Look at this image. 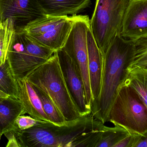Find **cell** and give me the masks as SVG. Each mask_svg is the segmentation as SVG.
<instances>
[{
  "instance_id": "obj_1",
  "label": "cell",
  "mask_w": 147,
  "mask_h": 147,
  "mask_svg": "<svg viewBox=\"0 0 147 147\" xmlns=\"http://www.w3.org/2000/svg\"><path fill=\"white\" fill-rule=\"evenodd\" d=\"M136 41L117 35L104 53L102 88L99 98L92 104L91 114L105 124L111 108L124 84L135 59Z\"/></svg>"
},
{
  "instance_id": "obj_2",
  "label": "cell",
  "mask_w": 147,
  "mask_h": 147,
  "mask_svg": "<svg viewBox=\"0 0 147 147\" xmlns=\"http://www.w3.org/2000/svg\"><path fill=\"white\" fill-rule=\"evenodd\" d=\"M106 127L90 114L67 121L61 126L38 120L31 128L13 131L20 147H83L87 135Z\"/></svg>"
},
{
  "instance_id": "obj_3",
  "label": "cell",
  "mask_w": 147,
  "mask_h": 147,
  "mask_svg": "<svg viewBox=\"0 0 147 147\" xmlns=\"http://www.w3.org/2000/svg\"><path fill=\"white\" fill-rule=\"evenodd\" d=\"M26 78L48 95L66 121L81 117L65 84L56 51Z\"/></svg>"
},
{
  "instance_id": "obj_4",
  "label": "cell",
  "mask_w": 147,
  "mask_h": 147,
  "mask_svg": "<svg viewBox=\"0 0 147 147\" xmlns=\"http://www.w3.org/2000/svg\"><path fill=\"white\" fill-rule=\"evenodd\" d=\"M55 52L40 44L22 30H16L7 60L16 80L23 79L47 62Z\"/></svg>"
},
{
  "instance_id": "obj_5",
  "label": "cell",
  "mask_w": 147,
  "mask_h": 147,
  "mask_svg": "<svg viewBox=\"0 0 147 147\" xmlns=\"http://www.w3.org/2000/svg\"><path fill=\"white\" fill-rule=\"evenodd\" d=\"M130 0H96L90 27L96 43L104 54L115 37L121 34Z\"/></svg>"
},
{
  "instance_id": "obj_6",
  "label": "cell",
  "mask_w": 147,
  "mask_h": 147,
  "mask_svg": "<svg viewBox=\"0 0 147 147\" xmlns=\"http://www.w3.org/2000/svg\"><path fill=\"white\" fill-rule=\"evenodd\" d=\"M108 122L125 129L131 134L142 135L147 130V108L137 92L124 84L109 113Z\"/></svg>"
},
{
  "instance_id": "obj_7",
  "label": "cell",
  "mask_w": 147,
  "mask_h": 147,
  "mask_svg": "<svg viewBox=\"0 0 147 147\" xmlns=\"http://www.w3.org/2000/svg\"><path fill=\"white\" fill-rule=\"evenodd\" d=\"M90 19L86 15L74 16L73 26L63 49L74 63L84 83L87 106L91 110L92 98L88 70L87 31Z\"/></svg>"
},
{
  "instance_id": "obj_8",
  "label": "cell",
  "mask_w": 147,
  "mask_h": 147,
  "mask_svg": "<svg viewBox=\"0 0 147 147\" xmlns=\"http://www.w3.org/2000/svg\"><path fill=\"white\" fill-rule=\"evenodd\" d=\"M74 16H45L30 22L21 30L40 44L56 51L63 47Z\"/></svg>"
},
{
  "instance_id": "obj_9",
  "label": "cell",
  "mask_w": 147,
  "mask_h": 147,
  "mask_svg": "<svg viewBox=\"0 0 147 147\" xmlns=\"http://www.w3.org/2000/svg\"><path fill=\"white\" fill-rule=\"evenodd\" d=\"M56 52L65 84L80 116L91 114V110L86 104L83 79L74 63L63 48Z\"/></svg>"
},
{
  "instance_id": "obj_10",
  "label": "cell",
  "mask_w": 147,
  "mask_h": 147,
  "mask_svg": "<svg viewBox=\"0 0 147 147\" xmlns=\"http://www.w3.org/2000/svg\"><path fill=\"white\" fill-rule=\"evenodd\" d=\"M46 16L38 0H0L1 22L11 19L16 30H21L30 22Z\"/></svg>"
},
{
  "instance_id": "obj_11",
  "label": "cell",
  "mask_w": 147,
  "mask_h": 147,
  "mask_svg": "<svg viewBox=\"0 0 147 147\" xmlns=\"http://www.w3.org/2000/svg\"><path fill=\"white\" fill-rule=\"evenodd\" d=\"M120 35L135 41L147 38V0H130Z\"/></svg>"
},
{
  "instance_id": "obj_12",
  "label": "cell",
  "mask_w": 147,
  "mask_h": 147,
  "mask_svg": "<svg viewBox=\"0 0 147 147\" xmlns=\"http://www.w3.org/2000/svg\"><path fill=\"white\" fill-rule=\"evenodd\" d=\"M87 43L88 70L92 104L98 100L101 93L104 54L98 46L90 26L87 29Z\"/></svg>"
},
{
  "instance_id": "obj_13",
  "label": "cell",
  "mask_w": 147,
  "mask_h": 147,
  "mask_svg": "<svg viewBox=\"0 0 147 147\" xmlns=\"http://www.w3.org/2000/svg\"><path fill=\"white\" fill-rule=\"evenodd\" d=\"M17 81L19 88L18 98L26 114L36 120L50 121L43 110L40 99L31 83L26 78L17 79Z\"/></svg>"
},
{
  "instance_id": "obj_14",
  "label": "cell",
  "mask_w": 147,
  "mask_h": 147,
  "mask_svg": "<svg viewBox=\"0 0 147 147\" xmlns=\"http://www.w3.org/2000/svg\"><path fill=\"white\" fill-rule=\"evenodd\" d=\"M46 16L76 15L91 4V0H38Z\"/></svg>"
},
{
  "instance_id": "obj_15",
  "label": "cell",
  "mask_w": 147,
  "mask_h": 147,
  "mask_svg": "<svg viewBox=\"0 0 147 147\" xmlns=\"http://www.w3.org/2000/svg\"><path fill=\"white\" fill-rule=\"evenodd\" d=\"M26 114L19 98L9 96L0 102V132L2 135L16 129V121Z\"/></svg>"
},
{
  "instance_id": "obj_16",
  "label": "cell",
  "mask_w": 147,
  "mask_h": 147,
  "mask_svg": "<svg viewBox=\"0 0 147 147\" xmlns=\"http://www.w3.org/2000/svg\"><path fill=\"white\" fill-rule=\"evenodd\" d=\"M124 84L137 92L147 108V68H130Z\"/></svg>"
},
{
  "instance_id": "obj_17",
  "label": "cell",
  "mask_w": 147,
  "mask_h": 147,
  "mask_svg": "<svg viewBox=\"0 0 147 147\" xmlns=\"http://www.w3.org/2000/svg\"><path fill=\"white\" fill-rule=\"evenodd\" d=\"M16 29L13 20L7 19L0 24V66L7 60Z\"/></svg>"
},
{
  "instance_id": "obj_18",
  "label": "cell",
  "mask_w": 147,
  "mask_h": 147,
  "mask_svg": "<svg viewBox=\"0 0 147 147\" xmlns=\"http://www.w3.org/2000/svg\"><path fill=\"white\" fill-rule=\"evenodd\" d=\"M32 85L38 96L43 110L50 121L59 126L64 125L67 121L51 98L38 87Z\"/></svg>"
},
{
  "instance_id": "obj_19",
  "label": "cell",
  "mask_w": 147,
  "mask_h": 147,
  "mask_svg": "<svg viewBox=\"0 0 147 147\" xmlns=\"http://www.w3.org/2000/svg\"><path fill=\"white\" fill-rule=\"evenodd\" d=\"M0 91L9 96L18 98V83L12 73L8 60L0 66Z\"/></svg>"
},
{
  "instance_id": "obj_20",
  "label": "cell",
  "mask_w": 147,
  "mask_h": 147,
  "mask_svg": "<svg viewBox=\"0 0 147 147\" xmlns=\"http://www.w3.org/2000/svg\"><path fill=\"white\" fill-rule=\"evenodd\" d=\"M129 134L127 130L120 126L107 127L102 133L96 147H115L119 142Z\"/></svg>"
},
{
  "instance_id": "obj_21",
  "label": "cell",
  "mask_w": 147,
  "mask_h": 147,
  "mask_svg": "<svg viewBox=\"0 0 147 147\" xmlns=\"http://www.w3.org/2000/svg\"><path fill=\"white\" fill-rule=\"evenodd\" d=\"M135 67L147 68V38L136 41V56L131 68Z\"/></svg>"
},
{
  "instance_id": "obj_22",
  "label": "cell",
  "mask_w": 147,
  "mask_h": 147,
  "mask_svg": "<svg viewBox=\"0 0 147 147\" xmlns=\"http://www.w3.org/2000/svg\"><path fill=\"white\" fill-rule=\"evenodd\" d=\"M38 121V120L34 119L30 116H20L16 121V129L23 130L31 128L37 124Z\"/></svg>"
},
{
  "instance_id": "obj_23",
  "label": "cell",
  "mask_w": 147,
  "mask_h": 147,
  "mask_svg": "<svg viewBox=\"0 0 147 147\" xmlns=\"http://www.w3.org/2000/svg\"><path fill=\"white\" fill-rule=\"evenodd\" d=\"M140 134H130L123 139L117 144L115 147H135L138 142L140 136Z\"/></svg>"
},
{
  "instance_id": "obj_24",
  "label": "cell",
  "mask_w": 147,
  "mask_h": 147,
  "mask_svg": "<svg viewBox=\"0 0 147 147\" xmlns=\"http://www.w3.org/2000/svg\"><path fill=\"white\" fill-rule=\"evenodd\" d=\"M8 140L6 147H20L17 137L13 131H9L4 134Z\"/></svg>"
},
{
  "instance_id": "obj_25",
  "label": "cell",
  "mask_w": 147,
  "mask_h": 147,
  "mask_svg": "<svg viewBox=\"0 0 147 147\" xmlns=\"http://www.w3.org/2000/svg\"><path fill=\"white\" fill-rule=\"evenodd\" d=\"M135 147H147V130L142 135H141Z\"/></svg>"
},
{
  "instance_id": "obj_26",
  "label": "cell",
  "mask_w": 147,
  "mask_h": 147,
  "mask_svg": "<svg viewBox=\"0 0 147 147\" xmlns=\"http://www.w3.org/2000/svg\"><path fill=\"white\" fill-rule=\"evenodd\" d=\"M9 97L8 95H7L5 93H3L2 91H0V102L3 100L8 98Z\"/></svg>"
},
{
  "instance_id": "obj_27",
  "label": "cell",
  "mask_w": 147,
  "mask_h": 147,
  "mask_svg": "<svg viewBox=\"0 0 147 147\" xmlns=\"http://www.w3.org/2000/svg\"><path fill=\"white\" fill-rule=\"evenodd\" d=\"M2 135L1 134V132H0V141H1V138Z\"/></svg>"
},
{
  "instance_id": "obj_28",
  "label": "cell",
  "mask_w": 147,
  "mask_h": 147,
  "mask_svg": "<svg viewBox=\"0 0 147 147\" xmlns=\"http://www.w3.org/2000/svg\"><path fill=\"white\" fill-rule=\"evenodd\" d=\"M1 18H0V24H1Z\"/></svg>"
}]
</instances>
